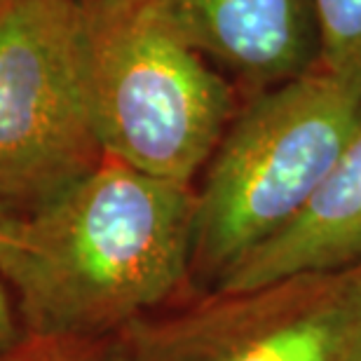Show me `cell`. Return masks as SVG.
Returning <instances> with one entry per match:
<instances>
[{
	"instance_id": "cell-1",
	"label": "cell",
	"mask_w": 361,
	"mask_h": 361,
	"mask_svg": "<svg viewBox=\"0 0 361 361\" xmlns=\"http://www.w3.org/2000/svg\"><path fill=\"white\" fill-rule=\"evenodd\" d=\"M195 185L101 157L19 223L0 265L24 334L104 338L192 286Z\"/></svg>"
},
{
	"instance_id": "cell-2",
	"label": "cell",
	"mask_w": 361,
	"mask_h": 361,
	"mask_svg": "<svg viewBox=\"0 0 361 361\" xmlns=\"http://www.w3.org/2000/svg\"><path fill=\"white\" fill-rule=\"evenodd\" d=\"M361 127V75L317 66L235 113L195 188L192 286L212 293L305 212Z\"/></svg>"
},
{
	"instance_id": "cell-3",
	"label": "cell",
	"mask_w": 361,
	"mask_h": 361,
	"mask_svg": "<svg viewBox=\"0 0 361 361\" xmlns=\"http://www.w3.org/2000/svg\"><path fill=\"white\" fill-rule=\"evenodd\" d=\"M82 90L101 155L190 185L237 113L157 0H85Z\"/></svg>"
},
{
	"instance_id": "cell-4",
	"label": "cell",
	"mask_w": 361,
	"mask_h": 361,
	"mask_svg": "<svg viewBox=\"0 0 361 361\" xmlns=\"http://www.w3.org/2000/svg\"><path fill=\"white\" fill-rule=\"evenodd\" d=\"M85 0H0V212H40L101 157L82 90Z\"/></svg>"
},
{
	"instance_id": "cell-5",
	"label": "cell",
	"mask_w": 361,
	"mask_h": 361,
	"mask_svg": "<svg viewBox=\"0 0 361 361\" xmlns=\"http://www.w3.org/2000/svg\"><path fill=\"white\" fill-rule=\"evenodd\" d=\"M120 336L129 361H361V265L204 293Z\"/></svg>"
},
{
	"instance_id": "cell-6",
	"label": "cell",
	"mask_w": 361,
	"mask_h": 361,
	"mask_svg": "<svg viewBox=\"0 0 361 361\" xmlns=\"http://www.w3.org/2000/svg\"><path fill=\"white\" fill-rule=\"evenodd\" d=\"M183 38L256 94L322 63L312 0H157Z\"/></svg>"
},
{
	"instance_id": "cell-7",
	"label": "cell",
	"mask_w": 361,
	"mask_h": 361,
	"mask_svg": "<svg viewBox=\"0 0 361 361\" xmlns=\"http://www.w3.org/2000/svg\"><path fill=\"white\" fill-rule=\"evenodd\" d=\"M361 265V127L307 209L249 258L212 293H235L298 272Z\"/></svg>"
},
{
	"instance_id": "cell-8",
	"label": "cell",
	"mask_w": 361,
	"mask_h": 361,
	"mask_svg": "<svg viewBox=\"0 0 361 361\" xmlns=\"http://www.w3.org/2000/svg\"><path fill=\"white\" fill-rule=\"evenodd\" d=\"M312 3L322 40L319 66L361 75V0Z\"/></svg>"
},
{
	"instance_id": "cell-9",
	"label": "cell",
	"mask_w": 361,
	"mask_h": 361,
	"mask_svg": "<svg viewBox=\"0 0 361 361\" xmlns=\"http://www.w3.org/2000/svg\"><path fill=\"white\" fill-rule=\"evenodd\" d=\"M0 361H129L122 336L73 338L21 334Z\"/></svg>"
},
{
	"instance_id": "cell-10",
	"label": "cell",
	"mask_w": 361,
	"mask_h": 361,
	"mask_svg": "<svg viewBox=\"0 0 361 361\" xmlns=\"http://www.w3.org/2000/svg\"><path fill=\"white\" fill-rule=\"evenodd\" d=\"M21 324H19V317H17V310H14V300H12V293L7 288L5 279L0 277V355L12 348L14 343L21 338Z\"/></svg>"
},
{
	"instance_id": "cell-11",
	"label": "cell",
	"mask_w": 361,
	"mask_h": 361,
	"mask_svg": "<svg viewBox=\"0 0 361 361\" xmlns=\"http://www.w3.org/2000/svg\"><path fill=\"white\" fill-rule=\"evenodd\" d=\"M19 223L17 219L7 216L0 212V265L7 261V256L12 254L14 244H17V235H19Z\"/></svg>"
}]
</instances>
